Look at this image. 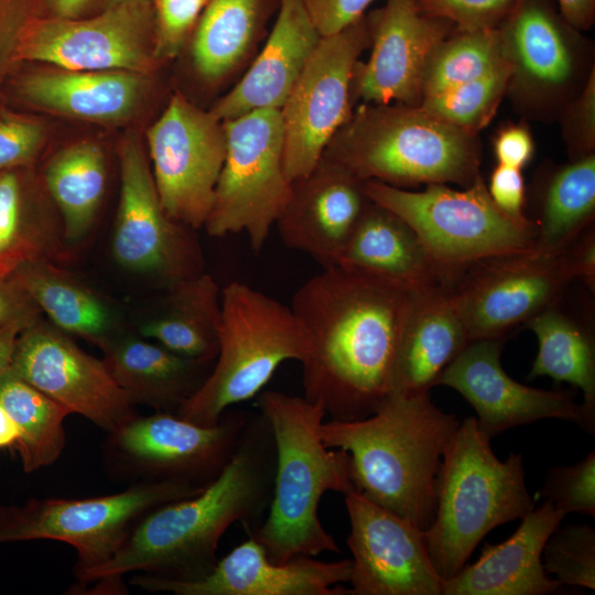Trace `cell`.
<instances>
[{
    "label": "cell",
    "instance_id": "2",
    "mask_svg": "<svg viewBox=\"0 0 595 595\" xmlns=\"http://www.w3.org/2000/svg\"><path fill=\"white\" fill-rule=\"evenodd\" d=\"M273 435L262 413L250 416L241 441L220 474L199 493L143 516L106 563L76 573L99 591H120L131 572L192 581L216 564L223 534L235 522L250 527L267 510L273 488Z\"/></svg>",
    "mask_w": 595,
    "mask_h": 595
},
{
    "label": "cell",
    "instance_id": "49",
    "mask_svg": "<svg viewBox=\"0 0 595 595\" xmlns=\"http://www.w3.org/2000/svg\"><path fill=\"white\" fill-rule=\"evenodd\" d=\"M572 277L582 280L594 292L595 288V228L584 229L561 252Z\"/></svg>",
    "mask_w": 595,
    "mask_h": 595
},
{
    "label": "cell",
    "instance_id": "11",
    "mask_svg": "<svg viewBox=\"0 0 595 595\" xmlns=\"http://www.w3.org/2000/svg\"><path fill=\"white\" fill-rule=\"evenodd\" d=\"M498 29L511 68L507 94L528 116L559 118L595 68L580 30L554 0H513Z\"/></svg>",
    "mask_w": 595,
    "mask_h": 595
},
{
    "label": "cell",
    "instance_id": "22",
    "mask_svg": "<svg viewBox=\"0 0 595 595\" xmlns=\"http://www.w3.org/2000/svg\"><path fill=\"white\" fill-rule=\"evenodd\" d=\"M351 560L324 562L313 556L284 563L270 560L264 548L248 539L217 560L203 577L192 581L139 574L132 583L149 592L175 595H343L337 585L349 581Z\"/></svg>",
    "mask_w": 595,
    "mask_h": 595
},
{
    "label": "cell",
    "instance_id": "40",
    "mask_svg": "<svg viewBox=\"0 0 595 595\" xmlns=\"http://www.w3.org/2000/svg\"><path fill=\"white\" fill-rule=\"evenodd\" d=\"M542 564L562 585L595 589V529L585 523L558 527L545 542Z\"/></svg>",
    "mask_w": 595,
    "mask_h": 595
},
{
    "label": "cell",
    "instance_id": "23",
    "mask_svg": "<svg viewBox=\"0 0 595 595\" xmlns=\"http://www.w3.org/2000/svg\"><path fill=\"white\" fill-rule=\"evenodd\" d=\"M369 198L365 181L325 158L292 182L275 227L283 244L323 269L338 266Z\"/></svg>",
    "mask_w": 595,
    "mask_h": 595
},
{
    "label": "cell",
    "instance_id": "7",
    "mask_svg": "<svg viewBox=\"0 0 595 595\" xmlns=\"http://www.w3.org/2000/svg\"><path fill=\"white\" fill-rule=\"evenodd\" d=\"M309 347L306 332L291 306L232 281L221 290V325L213 367L175 413L197 424H216L229 407L256 398L281 364L302 363Z\"/></svg>",
    "mask_w": 595,
    "mask_h": 595
},
{
    "label": "cell",
    "instance_id": "29",
    "mask_svg": "<svg viewBox=\"0 0 595 595\" xmlns=\"http://www.w3.org/2000/svg\"><path fill=\"white\" fill-rule=\"evenodd\" d=\"M99 347L112 378L133 402L166 412H176L195 393L214 364L178 356L143 337L111 336Z\"/></svg>",
    "mask_w": 595,
    "mask_h": 595
},
{
    "label": "cell",
    "instance_id": "28",
    "mask_svg": "<svg viewBox=\"0 0 595 595\" xmlns=\"http://www.w3.org/2000/svg\"><path fill=\"white\" fill-rule=\"evenodd\" d=\"M338 266L385 279L408 290L447 285L444 274L411 226L371 199Z\"/></svg>",
    "mask_w": 595,
    "mask_h": 595
},
{
    "label": "cell",
    "instance_id": "25",
    "mask_svg": "<svg viewBox=\"0 0 595 595\" xmlns=\"http://www.w3.org/2000/svg\"><path fill=\"white\" fill-rule=\"evenodd\" d=\"M321 36L302 0H279L278 14L262 50L210 111L226 121L253 110H280Z\"/></svg>",
    "mask_w": 595,
    "mask_h": 595
},
{
    "label": "cell",
    "instance_id": "8",
    "mask_svg": "<svg viewBox=\"0 0 595 595\" xmlns=\"http://www.w3.org/2000/svg\"><path fill=\"white\" fill-rule=\"evenodd\" d=\"M369 199L397 214L415 231L447 285L470 263L532 250L536 228L528 218L501 210L479 174L463 190L428 184L421 192L365 181Z\"/></svg>",
    "mask_w": 595,
    "mask_h": 595
},
{
    "label": "cell",
    "instance_id": "1",
    "mask_svg": "<svg viewBox=\"0 0 595 595\" xmlns=\"http://www.w3.org/2000/svg\"><path fill=\"white\" fill-rule=\"evenodd\" d=\"M410 291L342 266L295 291L291 309L310 344L301 363L303 397L331 420L367 418L391 394Z\"/></svg>",
    "mask_w": 595,
    "mask_h": 595
},
{
    "label": "cell",
    "instance_id": "15",
    "mask_svg": "<svg viewBox=\"0 0 595 595\" xmlns=\"http://www.w3.org/2000/svg\"><path fill=\"white\" fill-rule=\"evenodd\" d=\"M147 138L163 209L194 230L204 227L226 156L223 121L174 94Z\"/></svg>",
    "mask_w": 595,
    "mask_h": 595
},
{
    "label": "cell",
    "instance_id": "41",
    "mask_svg": "<svg viewBox=\"0 0 595 595\" xmlns=\"http://www.w3.org/2000/svg\"><path fill=\"white\" fill-rule=\"evenodd\" d=\"M539 497L564 515L576 512L595 517V451L576 464L551 468Z\"/></svg>",
    "mask_w": 595,
    "mask_h": 595
},
{
    "label": "cell",
    "instance_id": "44",
    "mask_svg": "<svg viewBox=\"0 0 595 595\" xmlns=\"http://www.w3.org/2000/svg\"><path fill=\"white\" fill-rule=\"evenodd\" d=\"M42 143L43 128L37 121L0 109V171L29 167Z\"/></svg>",
    "mask_w": 595,
    "mask_h": 595
},
{
    "label": "cell",
    "instance_id": "33",
    "mask_svg": "<svg viewBox=\"0 0 595 595\" xmlns=\"http://www.w3.org/2000/svg\"><path fill=\"white\" fill-rule=\"evenodd\" d=\"M50 323L66 334L100 345L111 337L113 314L90 289L51 260H33L10 275Z\"/></svg>",
    "mask_w": 595,
    "mask_h": 595
},
{
    "label": "cell",
    "instance_id": "50",
    "mask_svg": "<svg viewBox=\"0 0 595 595\" xmlns=\"http://www.w3.org/2000/svg\"><path fill=\"white\" fill-rule=\"evenodd\" d=\"M41 311L10 277H0V328L10 324L30 325Z\"/></svg>",
    "mask_w": 595,
    "mask_h": 595
},
{
    "label": "cell",
    "instance_id": "35",
    "mask_svg": "<svg viewBox=\"0 0 595 595\" xmlns=\"http://www.w3.org/2000/svg\"><path fill=\"white\" fill-rule=\"evenodd\" d=\"M43 180L61 213L66 244L80 241L90 230L105 193L101 148L82 141L63 149L46 165Z\"/></svg>",
    "mask_w": 595,
    "mask_h": 595
},
{
    "label": "cell",
    "instance_id": "32",
    "mask_svg": "<svg viewBox=\"0 0 595 595\" xmlns=\"http://www.w3.org/2000/svg\"><path fill=\"white\" fill-rule=\"evenodd\" d=\"M524 327L538 340L537 356L529 379L549 377L556 382H567L581 390V428L595 432V343L593 333L559 303L545 309Z\"/></svg>",
    "mask_w": 595,
    "mask_h": 595
},
{
    "label": "cell",
    "instance_id": "26",
    "mask_svg": "<svg viewBox=\"0 0 595 595\" xmlns=\"http://www.w3.org/2000/svg\"><path fill=\"white\" fill-rule=\"evenodd\" d=\"M469 342L446 285L411 290L393 368L392 392H429Z\"/></svg>",
    "mask_w": 595,
    "mask_h": 595
},
{
    "label": "cell",
    "instance_id": "53",
    "mask_svg": "<svg viewBox=\"0 0 595 595\" xmlns=\"http://www.w3.org/2000/svg\"><path fill=\"white\" fill-rule=\"evenodd\" d=\"M26 326L10 324L0 328V377L10 370L17 339Z\"/></svg>",
    "mask_w": 595,
    "mask_h": 595
},
{
    "label": "cell",
    "instance_id": "4",
    "mask_svg": "<svg viewBox=\"0 0 595 595\" xmlns=\"http://www.w3.org/2000/svg\"><path fill=\"white\" fill-rule=\"evenodd\" d=\"M255 405L270 424L275 467L268 513L258 528H246L248 533L277 563L339 552L320 521L318 505L326 491L345 496L356 489L349 454L322 441L325 410L304 397L274 390L258 393Z\"/></svg>",
    "mask_w": 595,
    "mask_h": 595
},
{
    "label": "cell",
    "instance_id": "24",
    "mask_svg": "<svg viewBox=\"0 0 595 595\" xmlns=\"http://www.w3.org/2000/svg\"><path fill=\"white\" fill-rule=\"evenodd\" d=\"M564 513L545 500L506 541L486 543L478 560L443 581L442 595H545L562 584L549 576L542 552Z\"/></svg>",
    "mask_w": 595,
    "mask_h": 595
},
{
    "label": "cell",
    "instance_id": "3",
    "mask_svg": "<svg viewBox=\"0 0 595 595\" xmlns=\"http://www.w3.org/2000/svg\"><path fill=\"white\" fill-rule=\"evenodd\" d=\"M459 423L429 392H392L369 416L329 420L320 432L327 447L349 454L356 491L426 530L435 513L443 453Z\"/></svg>",
    "mask_w": 595,
    "mask_h": 595
},
{
    "label": "cell",
    "instance_id": "20",
    "mask_svg": "<svg viewBox=\"0 0 595 595\" xmlns=\"http://www.w3.org/2000/svg\"><path fill=\"white\" fill-rule=\"evenodd\" d=\"M366 19L371 52L355 67L354 99L419 106L428 60L454 25L422 13L418 0H385Z\"/></svg>",
    "mask_w": 595,
    "mask_h": 595
},
{
    "label": "cell",
    "instance_id": "5",
    "mask_svg": "<svg viewBox=\"0 0 595 595\" xmlns=\"http://www.w3.org/2000/svg\"><path fill=\"white\" fill-rule=\"evenodd\" d=\"M323 158L363 181L400 188L448 183L466 187L480 174L482 144L478 134L443 122L420 106L363 102Z\"/></svg>",
    "mask_w": 595,
    "mask_h": 595
},
{
    "label": "cell",
    "instance_id": "36",
    "mask_svg": "<svg viewBox=\"0 0 595 595\" xmlns=\"http://www.w3.org/2000/svg\"><path fill=\"white\" fill-rule=\"evenodd\" d=\"M26 169L0 171V277L29 261H54L66 245L63 226L47 224L31 209Z\"/></svg>",
    "mask_w": 595,
    "mask_h": 595
},
{
    "label": "cell",
    "instance_id": "34",
    "mask_svg": "<svg viewBox=\"0 0 595 595\" xmlns=\"http://www.w3.org/2000/svg\"><path fill=\"white\" fill-rule=\"evenodd\" d=\"M269 0H209L197 25L192 54L198 74L219 82L249 57Z\"/></svg>",
    "mask_w": 595,
    "mask_h": 595
},
{
    "label": "cell",
    "instance_id": "38",
    "mask_svg": "<svg viewBox=\"0 0 595 595\" xmlns=\"http://www.w3.org/2000/svg\"><path fill=\"white\" fill-rule=\"evenodd\" d=\"M506 64L498 28L454 30L428 60L422 98L486 76Z\"/></svg>",
    "mask_w": 595,
    "mask_h": 595
},
{
    "label": "cell",
    "instance_id": "54",
    "mask_svg": "<svg viewBox=\"0 0 595 595\" xmlns=\"http://www.w3.org/2000/svg\"><path fill=\"white\" fill-rule=\"evenodd\" d=\"M19 436L17 424L0 404V448L15 446Z\"/></svg>",
    "mask_w": 595,
    "mask_h": 595
},
{
    "label": "cell",
    "instance_id": "17",
    "mask_svg": "<svg viewBox=\"0 0 595 595\" xmlns=\"http://www.w3.org/2000/svg\"><path fill=\"white\" fill-rule=\"evenodd\" d=\"M10 371L111 434L137 416L104 360L42 316L20 333Z\"/></svg>",
    "mask_w": 595,
    "mask_h": 595
},
{
    "label": "cell",
    "instance_id": "39",
    "mask_svg": "<svg viewBox=\"0 0 595 595\" xmlns=\"http://www.w3.org/2000/svg\"><path fill=\"white\" fill-rule=\"evenodd\" d=\"M510 74L511 68L506 64L480 78L425 96L419 106L443 122L478 134L507 94Z\"/></svg>",
    "mask_w": 595,
    "mask_h": 595
},
{
    "label": "cell",
    "instance_id": "52",
    "mask_svg": "<svg viewBox=\"0 0 595 595\" xmlns=\"http://www.w3.org/2000/svg\"><path fill=\"white\" fill-rule=\"evenodd\" d=\"M61 18L78 19L89 17V13L102 12L111 7L130 0H52Z\"/></svg>",
    "mask_w": 595,
    "mask_h": 595
},
{
    "label": "cell",
    "instance_id": "10",
    "mask_svg": "<svg viewBox=\"0 0 595 595\" xmlns=\"http://www.w3.org/2000/svg\"><path fill=\"white\" fill-rule=\"evenodd\" d=\"M204 487L150 479L122 491L83 499H31L0 508V543L56 540L76 549L75 573L111 559L130 530L151 510L193 496Z\"/></svg>",
    "mask_w": 595,
    "mask_h": 595
},
{
    "label": "cell",
    "instance_id": "31",
    "mask_svg": "<svg viewBox=\"0 0 595 595\" xmlns=\"http://www.w3.org/2000/svg\"><path fill=\"white\" fill-rule=\"evenodd\" d=\"M533 251L559 255L595 217V153L556 166L536 182Z\"/></svg>",
    "mask_w": 595,
    "mask_h": 595
},
{
    "label": "cell",
    "instance_id": "12",
    "mask_svg": "<svg viewBox=\"0 0 595 595\" xmlns=\"http://www.w3.org/2000/svg\"><path fill=\"white\" fill-rule=\"evenodd\" d=\"M159 60L150 0H130L86 18L26 19L15 34L10 65L36 62L145 75Z\"/></svg>",
    "mask_w": 595,
    "mask_h": 595
},
{
    "label": "cell",
    "instance_id": "13",
    "mask_svg": "<svg viewBox=\"0 0 595 595\" xmlns=\"http://www.w3.org/2000/svg\"><path fill=\"white\" fill-rule=\"evenodd\" d=\"M369 43L366 15L335 34L321 36L280 109L284 171L291 182L317 165L349 118L355 67Z\"/></svg>",
    "mask_w": 595,
    "mask_h": 595
},
{
    "label": "cell",
    "instance_id": "27",
    "mask_svg": "<svg viewBox=\"0 0 595 595\" xmlns=\"http://www.w3.org/2000/svg\"><path fill=\"white\" fill-rule=\"evenodd\" d=\"M144 75L125 71H32L11 79L17 98L30 106L91 121L128 117L140 102Z\"/></svg>",
    "mask_w": 595,
    "mask_h": 595
},
{
    "label": "cell",
    "instance_id": "43",
    "mask_svg": "<svg viewBox=\"0 0 595 595\" xmlns=\"http://www.w3.org/2000/svg\"><path fill=\"white\" fill-rule=\"evenodd\" d=\"M563 138L570 160H576L595 150V68L591 72L581 91L563 108Z\"/></svg>",
    "mask_w": 595,
    "mask_h": 595
},
{
    "label": "cell",
    "instance_id": "47",
    "mask_svg": "<svg viewBox=\"0 0 595 595\" xmlns=\"http://www.w3.org/2000/svg\"><path fill=\"white\" fill-rule=\"evenodd\" d=\"M489 196L506 214L516 217H527L526 185L520 169L498 164L489 176L487 185Z\"/></svg>",
    "mask_w": 595,
    "mask_h": 595
},
{
    "label": "cell",
    "instance_id": "48",
    "mask_svg": "<svg viewBox=\"0 0 595 595\" xmlns=\"http://www.w3.org/2000/svg\"><path fill=\"white\" fill-rule=\"evenodd\" d=\"M533 152L532 136L522 125L504 127L494 139V153L498 164L522 170L531 161Z\"/></svg>",
    "mask_w": 595,
    "mask_h": 595
},
{
    "label": "cell",
    "instance_id": "14",
    "mask_svg": "<svg viewBox=\"0 0 595 595\" xmlns=\"http://www.w3.org/2000/svg\"><path fill=\"white\" fill-rule=\"evenodd\" d=\"M572 280L560 253L528 250L477 260L447 288L469 340H505L559 303Z\"/></svg>",
    "mask_w": 595,
    "mask_h": 595
},
{
    "label": "cell",
    "instance_id": "16",
    "mask_svg": "<svg viewBox=\"0 0 595 595\" xmlns=\"http://www.w3.org/2000/svg\"><path fill=\"white\" fill-rule=\"evenodd\" d=\"M119 160L120 199L111 242L117 263L166 286L203 273L195 230L171 219L163 209L141 144L127 139Z\"/></svg>",
    "mask_w": 595,
    "mask_h": 595
},
{
    "label": "cell",
    "instance_id": "42",
    "mask_svg": "<svg viewBox=\"0 0 595 595\" xmlns=\"http://www.w3.org/2000/svg\"><path fill=\"white\" fill-rule=\"evenodd\" d=\"M513 0H418L425 15L452 23L457 31L498 28Z\"/></svg>",
    "mask_w": 595,
    "mask_h": 595
},
{
    "label": "cell",
    "instance_id": "46",
    "mask_svg": "<svg viewBox=\"0 0 595 595\" xmlns=\"http://www.w3.org/2000/svg\"><path fill=\"white\" fill-rule=\"evenodd\" d=\"M322 36L335 34L365 15L372 0H302Z\"/></svg>",
    "mask_w": 595,
    "mask_h": 595
},
{
    "label": "cell",
    "instance_id": "19",
    "mask_svg": "<svg viewBox=\"0 0 595 595\" xmlns=\"http://www.w3.org/2000/svg\"><path fill=\"white\" fill-rule=\"evenodd\" d=\"M251 415L225 414L202 425L171 412L136 416L112 433L118 451L151 479L205 487L235 454Z\"/></svg>",
    "mask_w": 595,
    "mask_h": 595
},
{
    "label": "cell",
    "instance_id": "45",
    "mask_svg": "<svg viewBox=\"0 0 595 595\" xmlns=\"http://www.w3.org/2000/svg\"><path fill=\"white\" fill-rule=\"evenodd\" d=\"M209 0H155L158 12V55L172 57Z\"/></svg>",
    "mask_w": 595,
    "mask_h": 595
},
{
    "label": "cell",
    "instance_id": "51",
    "mask_svg": "<svg viewBox=\"0 0 595 595\" xmlns=\"http://www.w3.org/2000/svg\"><path fill=\"white\" fill-rule=\"evenodd\" d=\"M565 20L580 31L588 30L595 21V0H554Z\"/></svg>",
    "mask_w": 595,
    "mask_h": 595
},
{
    "label": "cell",
    "instance_id": "37",
    "mask_svg": "<svg viewBox=\"0 0 595 595\" xmlns=\"http://www.w3.org/2000/svg\"><path fill=\"white\" fill-rule=\"evenodd\" d=\"M0 404L19 429L23 469L53 464L65 446L64 420L72 412L10 370L0 377Z\"/></svg>",
    "mask_w": 595,
    "mask_h": 595
},
{
    "label": "cell",
    "instance_id": "9",
    "mask_svg": "<svg viewBox=\"0 0 595 595\" xmlns=\"http://www.w3.org/2000/svg\"><path fill=\"white\" fill-rule=\"evenodd\" d=\"M223 123L226 156L204 228L213 237L245 232L259 252L291 194L281 112L259 109Z\"/></svg>",
    "mask_w": 595,
    "mask_h": 595
},
{
    "label": "cell",
    "instance_id": "6",
    "mask_svg": "<svg viewBox=\"0 0 595 595\" xmlns=\"http://www.w3.org/2000/svg\"><path fill=\"white\" fill-rule=\"evenodd\" d=\"M476 418L461 421L436 479V508L424 538L443 581L458 573L493 529L522 519L536 505L524 483L521 454L501 461Z\"/></svg>",
    "mask_w": 595,
    "mask_h": 595
},
{
    "label": "cell",
    "instance_id": "21",
    "mask_svg": "<svg viewBox=\"0 0 595 595\" xmlns=\"http://www.w3.org/2000/svg\"><path fill=\"white\" fill-rule=\"evenodd\" d=\"M504 339L470 340L443 370L435 386L459 392L477 413L479 429L489 437L542 419L582 423L581 405L566 391L532 388L502 368Z\"/></svg>",
    "mask_w": 595,
    "mask_h": 595
},
{
    "label": "cell",
    "instance_id": "30",
    "mask_svg": "<svg viewBox=\"0 0 595 595\" xmlns=\"http://www.w3.org/2000/svg\"><path fill=\"white\" fill-rule=\"evenodd\" d=\"M140 336L172 353L202 363H214L221 325V290L205 272L169 286Z\"/></svg>",
    "mask_w": 595,
    "mask_h": 595
},
{
    "label": "cell",
    "instance_id": "18",
    "mask_svg": "<svg viewBox=\"0 0 595 595\" xmlns=\"http://www.w3.org/2000/svg\"><path fill=\"white\" fill-rule=\"evenodd\" d=\"M345 506L353 554L347 594L442 595L424 530L356 490L345 495Z\"/></svg>",
    "mask_w": 595,
    "mask_h": 595
}]
</instances>
